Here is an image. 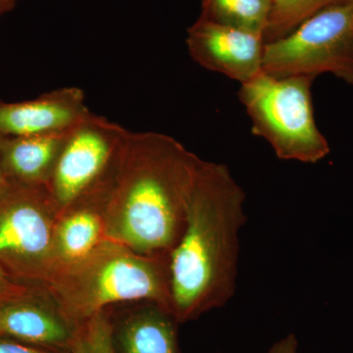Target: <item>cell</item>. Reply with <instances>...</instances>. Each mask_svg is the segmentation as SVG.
Wrapping results in <instances>:
<instances>
[{"label": "cell", "mask_w": 353, "mask_h": 353, "mask_svg": "<svg viewBox=\"0 0 353 353\" xmlns=\"http://www.w3.org/2000/svg\"><path fill=\"white\" fill-rule=\"evenodd\" d=\"M190 57L209 71L245 83L262 72L263 34L199 19L187 31Z\"/></svg>", "instance_id": "ba28073f"}, {"label": "cell", "mask_w": 353, "mask_h": 353, "mask_svg": "<svg viewBox=\"0 0 353 353\" xmlns=\"http://www.w3.org/2000/svg\"><path fill=\"white\" fill-rule=\"evenodd\" d=\"M58 215L46 185L9 183L0 196V267L15 282L41 288L50 278Z\"/></svg>", "instance_id": "5b68a950"}, {"label": "cell", "mask_w": 353, "mask_h": 353, "mask_svg": "<svg viewBox=\"0 0 353 353\" xmlns=\"http://www.w3.org/2000/svg\"><path fill=\"white\" fill-rule=\"evenodd\" d=\"M262 71L314 79L332 74L353 87V0L328 7L285 38L265 43Z\"/></svg>", "instance_id": "8992f818"}, {"label": "cell", "mask_w": 353, "mask_h": 353, "mask_svg": "<svg viewBox=\"0 0 353 353\" xmlns=\"http://www.w3.org/2000/svg\"><path fill=\"white\" fill-rule=\"evenodd\" d=\"M32 288L15 282L0 267V299L20 296V294L29 292Z\"/></svg>", "instance_id": "ac0fdd59"}, {"label": "cell", "mask_w": 353, "mask_h": 353, "mask_svg": "<svg viewBox=\"0 0 353 353\" xmlns=\"http://www.w3.org/2000/svg\"><path fill=\"white\" fill-rule=\"evenodd\" d=\"M70 353H90L88 352L87 343H85V336H83V326L79 329L76 340L72 345Z\"/></svg>", "instance_id": "ffe728a7"}, {"label": "cell", "mask_w": 353, "mask_h": 353, "mask_svg": "<svg viewBox=\"0 0 353 353\" xmlns=\"http://www.w3.org/2000/svg\"><path fill=\"white\" fill-rule=\"evenodd\" d=\"M311 77L259 74L241 83L239 99L252 122L254 136L264 139L285 161L316 164L331 152L318 129L313 108Z\"/></svg>", "instance_id": "277c9868"}, {"label": "cell", "mask_w": 353, "mask_h": 353, "mask_svg": "<svg viewBox=\"0 0 353 353\" xmlns=\"http://www.w3.org/2000/svg\"><path fill=\"white\" fill-rule=\"evenodd\" d=\"M347 1L350 0H273L265 43L285 38L314 14Z\"/></svg>", "instance_id": "9a60e30c"}, {"label": "cell", "mask_w": 353, "mask_h": 353, "mask_svg": "<svg viewBox=\"0 0 353 353\" xmlns=\"http://www.w3.org/2000/svg\"><path fill=\"white\" fill-rule=\"evenodd\" d=\"M0 336H2L1 332H0Z\"/></svg>", "instance_id": "603a6c76"}, {"label": "cell", "mask_w": 353, "mask_h": 353, "mask_svg": "<svg viewBox=\"0 0 353 353\" xmlns=\"http://www.w3.org/2000/svg\"><path fill=\"white\" fill-rule=\"evenodd\" d=\"M73 128L31 136L6 137L1 161L7 181L19 185H48Z\"/></svg>", "instance_id": "7c38bea8"}, {"label": "cell", "mask_w": 353, "mask_h": 353, "mask_svg": "<svg viewBox=\"0 0 353 353\" xmlns=\"http://www.w3.org/2000/svg\"><path fill=\"white\" fill-rule=\"evenodd\" d=\"M176 321L170 309L141 303L121 323L118 340L123 353H179Z\"/></svg>", "instance_id": "4fadbf2b"}, {"label": "cell", "mask_w": 353, "mask_h": 353, "mask_svg": "<svg viewBox=\"0 0 353 353\" xmlns=\"http://www.w3.org/2000/svg\"><path fill=\"white\" fill-rule=\"evenodd\" d=\"M114 167L115 164L101 182L58 215L53 234L55 267L83 259L106 240L102 205Z\"/></svg>", "instance_id": "8fae6325"}, {"label": "cell", "mask_w": 353, "mask_h": 353, "mask_svg": "<svg viewBox=\"0 0 353 353\" xmlns=\"http://www.w3.org/2000/svg\"><path fill=\"white\" fill-rule=\"evenodd\" d=\"M272 1L273 0H202L199 17L264 37Z\"/></svg>", "instance_id": "5bb4252c"}, {"label": "cell", "mask_w": 353, "mask_h": 353, "mask_svg": "<svg viewBox=\"0 0 353 353\" xmlns=\"http://www.w3.org/2000/svg\"><path fill=\"white\" fill-rule=\"evenodd\" d=\"M17 2L18 0H0V18L12 11Z\"/></svg>", "instance_id": "7402d4cb"}, {"label": "cell", "mask_w": 353, "mask_h": 353, "mask_svg": "<svg viewBox=\"0 0 353 353\" xmlns=\"http://www.w3.org/2000/svg\"><path fill=\"white\" fill-rule=\"evenodd\" d=\"M90 353H116L114 328L106 311L97 313L83 326Z\"/></svg>", "instance_id": "2e32d148"}, {"label": "cell", "mask_w": 353, "mask_h": 353, "mask_svg": "<svg viewBox=\"0 0 353 353\" xmlns=\"http://www.w3.org/2000/svg\"><path fill=\"white\" fill-rule=\"evenodd\" d=\"M88 112L85 94L77 87L58 88L31 101H0V136H31L69 129Z\"/></svg>", "instance_id": "30bf717a"}, {"label": "cell", "mask_w": 353, "mask_h": 353, "mask_svg": "<svg viewBox=\"0 0 353 353\" xmlns=\"http://www.w3.org/2000/svg\"><path fill=\"white\" fill-rule=\"evenodd\" d=\"M202 161L168 134L128 132L102 205L106 239L139 254L168 257Z\"/></svg>", "instance_id": "6da1fadb"}, {"label": "cell", "mask_w": 353, "mask_h": 353, "mask_svg": "<svg viewBox=\"0 0 353 353\" xmlns=\"http://www.w3.org/2000/svg\"><path fill=\"white\" fill-rule=\"evenodd\" d=\"M80 328L65 317L41 288H32L20 296L0 299L2 336L38 347L71 350Z\"/></svg>", "instance_id": "9c48e42d"}, {"label": "cell", "mask_w": 353, "mask_h": 353, "mask_svg": "<svg viewBox=\"0 0 353 353\" xmlns=\"http://www.w3.org/2000/svg\"><path fill=\"white\" fill-rule=\"evenodd\" d=\"M4 139H6V137L0 136V196L4 194V192H6L7 188H8L9 185V182L7 181L6 174H4L3 168H2L1 148Z\"/></svg>", "instance_id": "44dd1931"}, {"label": "cell", "mask_w": 353, "mask_h": 353, "mask_svg": "<svg viewBox=\"0 0 353 353\" xmlns=\"http://www.w3.org/2000/svg\"><path fill=\"white\" fill-rule=\"evenodd\" d=\"M245 199L228 165L202 161L183 233L168 255L171 310L178 323L223 307L236 294Z\"/></svg>", "instance_id": "7a4b0ae2"}, {"label": "cell", "mask_w": 353, "mask_h": 353, "mask_svg": "<svg viewBox=\"0 0 353 353\" xmlns=\"http://www.w3.org/2000/svg\"><path fill=\"white\" fill-rule=\"evenodd\" d=\"M41 289L78 328L114 304L153 303L171 310L168 257L139 254L108 239L83 259L57 265Z\"/></svg>", "instance_id": "3957f363"}, {"label": "cell", "mask_w": 353, "mask_h": 353, "mask_svg": "<svg viewBox=\"0 0 353 353\" xmlns=\"http://www.w3.org/2000/svg\"><path fill=\"white\" fill-rule=\"evenodd\" d=\"M0 353H62L59 350L29 345L23 341L0 336Z\"/></svg>", "instance_id": "e0dca14e"}, {"label": "cell", "mask_w": 353, "mask_h": 353, "mask_svg": "<svg viewBox=\"0 0 353 353\" xmlns=\"http://www.w3.org/2000/svg\"><path fill=\"white\" fill-rule=\"evenodd\" d=\"M128 132L90 111L74 126L46 185L59 213L108 175Z\"/></svg>", "instance_id": "52a82bcc"}, {"label": "cell", "mask_w": 353, "mask_h": 353, "mask_svg": "<svg viewBox=\"0 0 353 353\" xmlns=\"http://www.w3.org/2000/svg\"><path fill=\"white\" fill-rule=\"evenodd\" d=\"M299 347L296 334H289L274 343L267 353H299Z\"/></svg>", "instance_id": "d6986e66"}]
</instances>
